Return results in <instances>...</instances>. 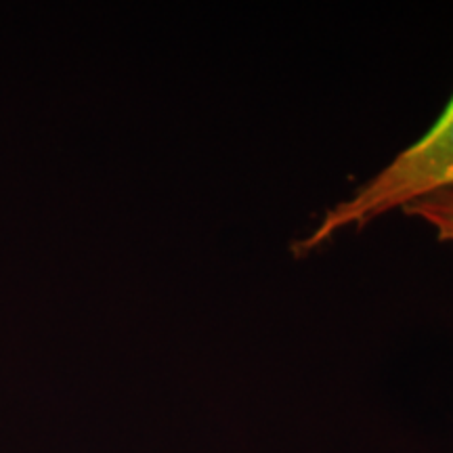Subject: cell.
I'll use <instances>...</instances> for the list:
<instances>
[{"instance_id": "1", "label": "cell", "mask_w": 453, "mask_h": 453, "mask_svg": "<svg viewBox=\"0 0 453 453\" xmlns=\"http://www.w3.org/2000/svg\"><path fill=\"white\" fill-rule=\"evenodd\" d=\"M443 189H453V97L420 141L407 147L353 196L330 208L313 234L298 240L292 250L296 257H304L338 231L349 226L364 229L372 220Z\"/></svg>"}, {"instance_id": "2", "label": "cell", "mask_w": 453, "mask_h": 453, "mask_svg": "<svg viewBox=\"0 0 453 453\" xmlns=\"http://www.w3.org/2000/svg\"><path fill=\"white\" fill-rule=\"evenodd\" d=\"M410 217L422 219L437 231L441 242L453 243V189H443L437 194L411 202L403 208Z\"/></svg>"}]
</instances>
